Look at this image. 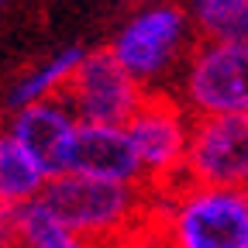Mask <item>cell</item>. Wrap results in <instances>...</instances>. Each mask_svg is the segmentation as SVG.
Returning a JSON list of instances; mask_svg holds the SVG:
<instances>
[{
  "mask_svg": "<svg viewBox=\"0 0 248 248\" xmlns=\"http://www.w3.org/2000/svg\"><path fill=\"white\" fill-rule=\"evenodd\" d=\"M193 114L172 90H148L138 110L128 117V138L138 152L148 193H166L183 183V159L190 145Z\"/></svg>",
  "mask_w": 248,
  "mask_h": 248,
  "instance_id": "cell-4",
  "label": "cell"
},
{
  "mask_svg": "<svg viewBox=\"0 0 248 248\" xmlns=\"http://www.w3.org/2000/svg\"><path fill=\"white\" fill-rule=\"evenodd\" d=\"M62 224H69L93 245H107L121 231L135 228L152 210V193L145 186L107 183L79 172H62L45 183L38 197Z\"/></svg>",
  "mask_w": 248,
  "mask_h": 248,
  "instance_id": "cell-3",
  "label": "cell"
},
{
  "mask_svg": "<svg viewBox=\"0 0 248 248\" xmlns=\"http://www.w3.org/2000/svg\"><path fill=\"white\" fill-rule=\"evenodd\" d=\"M197 42L179 0H152L117 28L107 48L145 90H172Z\"/></svg>",
  "mask_w": 248,
  "mask_h": 248,
  "instance_id": "cell-2",
  "label": "cell"
},
{
  "mask_svg": "<svg viewBox=\"0 0 248 248\" xmlns=\"http://www.w3.org/2000/svg\"><path fill=\"white\" fill-rule=\"evenodd\" d=\"M183 183L248 190V114L193 117Z\"/></svg>",
  "mask_w": 248,
  "mask_h": 248,
  "instance_id": "cell-6",
  "label": "cell"
},
{
  "mask_svg": "<svg viewBox=\"0 0 248 248\" xmlns=\"http://www.w3.org/2000/svg\"><path fill=\"white\" fill-rule=\"evenodd\" d=\"M0 248H21V207H0Z\"/></svg>",
  "mask_w": 248,
  "mask_h": 248,
  "instance_id": "cell-15",
  "label": "cell"
},
{
  "mask_svg": "<svg viewBox=\"0 0 248 248\" xmlns=\"http://www.w3.org/2000/svg\"><path fill=\"white\" fill-rule=\"evenodd\" d=\"M200 42H248V0H179Z\"/></svg>",
  "mask_w": 248,
  "mask_h": 248,
  "instance_id": "cell-12",
  "label": "cell"
},
{
  "mask_svg": "<svg viewBox=\"0 0 248 248\" xmlns=\"http://www.w3.org/2000/svg\"><path fill=\"white\" fill-rule=\"evenodd\" d=\"M100 248H166V238H162L159 224H155V217H152V210H148L135 228L121 231L117 238H110V241L100 245Z\"/></svg>",
  "mask_w": 248,
  "mask_h": 248,
  "instance_id": "cell-14",
  "label": "cell"
},
{
  "mask_svg": "<svg viewBox=\"0 0 248 248\" xmlns=\"http://www.w3.org/2000/svg\"><path fill=\"white\" fill-rule=\"evenodd\" d=\"M145 93L148 90L124 73L110 48H90L62 90V100L83 124H128Z\"/></svg>",
  "mask_w": 248,
  "mask_h": 248,
  "instance_id": "cell-7",
  "label": "cell"
},
{
  "mask_svg": "<svg viewBox=\"0 0 248 248\" xmlns=\"http://www.w3.org/2000/svg\"><path fill=\"white\" fill-rule=\"evenodd\" d=\"M86 48L83 45H69L55 52L48 62H42L38 69L24 73L14 86H11V97L7 104L17 110V107H28V104H38V100H52V97H62V90H66V83L73 79L76 66L83 62Z\"/></svg>",
  "mask_w": 248,
  "mask_h": 248,
  "instance_id": "cell-11",
  "label": "cell"
},
{
  "mask_svg": "<svg viewBox=\"0 0 248 248\" xmlns=\"http://www.w3.org/2000/svg\"><path fill=\"white\" fill-rule=\"evenodd\" d=\"M172 93L193 117L248 114V42H197Z\"/></svg>",
  "mask_w": 248,
  "mask_h": 248,
  "instance_id": "cell-5",
  "label": "cell"
},
{
  "mask_svg": "<svg viewBox=\"0 0 248 248\" xmlns=\"http://www.w3.org/2000/svg\"><path fill=\"white\" fill-rule=\"evenodd\" d=\"M166 248H248V190L179 183L152 193Z\"/></svg>",
  "mask_w": 248,
  "mask_h": 248,
  "instance_id": "cell-1",
  "label": "cell"
},
{
  "mask_svg": "<svg viewBox=\"0 0 248 248\" xmlns=\"http://www.w3.org/2000/svg\"><path fill=\"white\" fill-rule=\"evenodd\" d=\"M69 172L107 179V183H124V186H145L138 152L124 124H83L79 121Z\"/></svg>",
  "mask_w": 248,
  "mask_h": 248,
  "instance_id": "cell-9",
  "label": "cell"
},
{
  "mask_svg": "<svg viewBox=\"0 0 248 248\" xmlns=\"http://www.w3.org/2000/svg\"><path fill=\"white\" fill-rule=\"evenodd\" d=\"M4 4H7V0H0V7H4Z\"/></svg>",
  "mask_w": 248,
  "mask_h": 248,
  "instance_id": "cell-16",
  "label": "cell"
},
{
  "mask_svg": "<svg viewBox=\"0 0 248 248\" xmlns=\"http://www.w3.org/2000/svg\"><path fill=\"white\" fill-rule=\"evenodd\" d=\"M7 131L38 159V166L48 172V179L69 172L79 117L69 110V104L62 97L17 107L11 114V121H7Z\"/></svg>",
  "mask_w": 248,
  "mask_h": 248,
  "instance_id": "cell-8",
  "label": "cell"
},
{
  "mask_svg": "<svg viewBox=\"0 0 248 248\" xmlns=\"http://www.w3.org/2000/svg\"><path fill=\"white\" fill-rule=\"evenodd\" d=\"M21 248H100V245L86 241L69 224H62L42 200H31L21 207Z\"/></svg>",
  "mask_w": 248,
  "mask_h": 248,
  "instance_id": "cell-13",
  "label": "cell"
},
{
  "mask_svg": "<svg viewBox=\"0 0 248 248\" xmlns=\"http://www.w3.org/2000/svg\"><path fill=\"white\" fill-rule=\"evenodd\" d=\"M45 183L48 172L38 166V159L4 128L0 131V207H24L38 200Z\"/></svg>",
  "mask_w": 248,
  "mask_h": 248,
  "instance_id": "cell-10",
  "label": "cell"
}]
</instances>
